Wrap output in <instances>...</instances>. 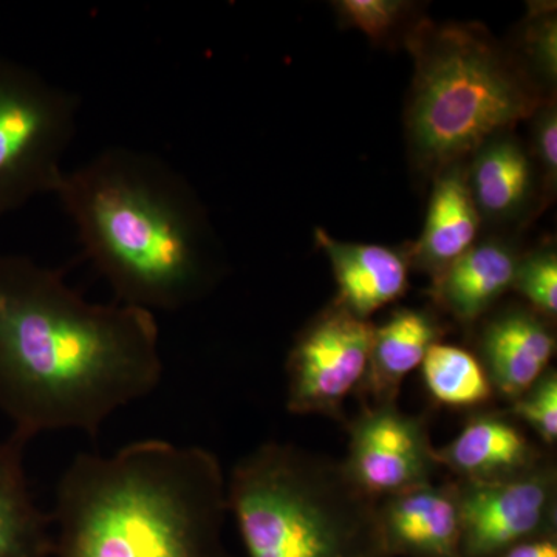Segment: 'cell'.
Masks as SVG:
<instances>
[{
	"label": "cell",
	"mask_w": 557,
	"mask_h": 557,
	"mask_svg": "<svg viewBox=\"0 0 557 557\" xmlns=\"http://www.w3.org/2000/svg\"><path fill=\"white\" fill-rule=\"evenodd\" d=\"M152 311L94 304L61 271L0 255V412L25 443L42 432L95 437L163 379Z\"/></svg>",
	"instance_id": "1"
},
{
	"label": "cell",
	"mask_w": 557,
	"mask_h": 557,
	"mask_svg": "<svg viewBox=\"0 0 557 557\" xmlns=\"http://www.w3.org/2000/svg\"><path fill=\"white\" fill-rule=\"evenodd\" d=\"M54 194L116 302L175 311L214 285L218 260L207 212L163 161L108 149L64 172Z\"/></svg>",
	"instance_id": "2"
},
{
	"label": "cell",
	"mask_w": 557,
	"mask_h": 557,
	"mask_svg": "<svg viewBox=\"0 0 557 557\" xmlns=\"http://www.w3.org/2000/svg\"><path fill=\"white\" fill-rule=\"evenodd\" d=\"M219 458L199 446L138 440L110 454H78L51 512L53 557H234Z\"/></svg>",
	"instance_id": "3"
},
{
	"label": "cell",
	"mask_w": 557,
	"mask_h": 557,
	"mask_svg": "<svg viewBox=\"0 0 557 557\" xmlns=\"http://www.w3.org/2000/svg\"><path fill=\"white\" fill-rule=\"evenodd\" d=\"M406 46L416 69L405 115L409 156L431 178L552 98L482 25L420 21Z\"/></svg>",
	"instance_id": "4"
},
{
	"label": "cell",
	"mask_w": 557,
	"mask_h": 557,
	"mask_svg": "<svg viewBox=\"0 0 557 557\" xmlns=\"http://www.w3.org/2000/svg\"><path fill=\"white\" fill-rule=\"evenodd\" d=\"M226 505L247 557H388L376 505L343 463L269 442L226 480Z\"/></svg>",
	"instance_id": "5"
},
{
	"label": "cell",
	"mask_w": 557,
	"mask_h": 557,
	"mask_svg": "<svg viewBox=\"0 0 557 557\" xmlns=\"http://www.w3.org/2000/svg\"><path fill=\"white\" fill-rule=\"evenodd\" d=\"M79 100L0 57V215L57 190Z\"/></svg>",
	"instance_id": "6"
},
{
	"label": "cell",
	"mask_w": 557,
	"mask_h": 557,
	"mask_svg": "<svg viewBox=\"0 0 557 557\" xmlns=\"http://www.w3.org/2000/svg\"><path fill=\"white\" fill-rule=\"evenodd\" d=\"M373 324L333 300L311 319L287 358V409L295 416H322L346 423L347 399L368 376Z\"/></svg>",
	"instance_id": "7"
},
{
	"label": "cell",
	"mask_w": 557,
	"mask_h": 557,
	"mask_svg": "<svg viewBox=\"0 0 557 557\" xmlns=\"http://www.w3.org/2000/svg\"><path fill=\"white\" fill-rule=\"evenodd\" d=\"M461 557L498 553L545 534L557 533V469L552 458L494 482L456 480Z\"/></svg>",
	"instance_id": "8"
},
{
	"label": "cell",
	"mask_w": 557,
	"mask_h": 557,
	"mask_svg": "<svg viewBox=\"0 0 557 557\" xmlns=\"http://www.w3.org/2000/svg\"><path fill=\"white\" fill-rule=\"evenodd\" d=\"M348 479L373 500L394 496L437 479L440 465L428 420L399 409L398 403L362 405L346 420Z\"/></svg>",
	"instance_id": "9"
},
{
	"label": "cell",
	"mask_w": 557,
	"mask_h": 557,
	"mask_svg": "<svg viewBox=\"0 0 557 557\" xmlns=\"http://www.w3.org/2000/svg\"><path fill=\"white\" fill-rule=\"evenodd\" d=\"M478 355L494 391L512 403L552 369L556 335L552 321L525 306H508L485 319Z\"/></svg>",
	"instance_id": "10"
},
{
	"label": "cell",
	"mask_w": 557,
	"mask_h": 557,
	"mask_svg": "<svg viewBox=\"0 0 557 557\" xmlns=\"http://www.w3.org/2000/svg\"><path fill=\"white\" fill-rule=\"evenodd\" d=\"M376 518L388 557H461L454 480L426 483L379 500Z\"/></svg>",
	"instance_id": "11"
},
{
	"label": "cell",
	"mask_w": 557,
	"mask_h": 557,
	"mask_svg": "<svg viewBox=\"0 0 557 557\" xmlns=\"http://www.w3.org/2000/svg\"><path fill=\"white\" fill-rule=\"evenodd\" d=\"M435 457L440 468L467 482L516 478L547 458L515 418L496 410L469 418L448 445L435 449Z\"/></svg>",
	"instance_id": "12"
},
{
	"label": "cell",
	"mask_w": 557,
	"mask_h": 557,
	"mask_svg": "<svg viewBox=\"0 0 557 557\" xmlns=\"http://www.w3.org/2000/svg\"><path fill=\"white\" fill-rule=\"evenodd\" d=\"M318 248L327 256L338 295L335 302L364 321L397 302L409 288L410 249L355 244L314 230Z\"/></svg>",
	"instance_id": "13"
},
{
	"label": "cell",
	"mask_w": 557,
	"mask_h": 557,
	"mask_svg": "<svg viewBox=\"0 0 557 557\" xmlns=\"http://www.w3.org/2000/svg\"><path fill=\"white\" fill-rule=\"evenodd\" d=\"M467 161L468 186L482 223L509 225L525 218L536 197L537 171L512 131L487 139Z\"/></svg>",
	"instance_id": "14"
},
{
	"label": "cell",
	"mask_w": 557,
	"mask_h": 557,
	"mask_svg": "<svg viewBox=\"0 0 557 557\" xmlns=\"http://www.w3.org/2000/svg\"><path fill=\"white\" fill-rule=\"evenodd\" d=\"M520 258L512 242H478L432 278V298L460 324H475L512 289Z\"/></svg>",
	"instance_id": "15"
},
{
	"label": "cell",
	"mask_w": 557,
	"mask_h": 557,
	"mask_svg": "<svg viewBox=\"0 0 557 557\" xmlns=\"http://www.w3.org/2000/svg\"><path fill=\"white\" fill-rule=\"evenodd\" d=\"M426 223L410 260L434 278L479 242L482 219L467 180V161L450 164L434 178Z\"/></svg>",
	"instance_id": "16"
},
{
	"label": "cell",
	"mask_w": 557,
	"mask_h": 557,
	"mask_svg": "<svg viewBox=\"0 0 557 557\" xmlns=\"http://www.w3.org/2000/svg\"><path fill=\"white\" fill-rule=\"evenodd\" d=\"M445 335L440 319L424 309H398L381 325H373L364 386L359 394L372 403H398L406 376L420 369L429 348Z\"/></svg>",
	"instance_id": "17"
},
{
	"label": "cell",
	"mask_w": 557,
	"mask_h": 557,
	"mask_svg": "<svg viewBox=\"0 0 557 557\" xmlns=\"http://www.w3.org/2000/svg\"><path fill=\"white\" fill-rule=\"evenodd\" d=\"M25 445L13 434L0 438V557H53V519L32 496Z\"/></svg>",
	"instance_id": "18"
},
{
	"label": "cell",
	"mask_w": 557,
	"mask_h": 557,
	"mask_svg": "<svg viewBox=\"0 0 557 557\" xmlns=\"http://www.w3.org/2000/svg\"><path fill=\"white\" fill-rule=\"evenodd\" d=\"M420 369L428 394L445 408L480 409L496 397L482 361L467 348L434 344Z\"/></svg>",
	"instance_id": "19"
},
{
	"label": "cell",
	"mask_w": 557,
	"mask_h": 557,
	"mask_svg": "<svg viewBox=\"0 0 557 557\" xmlns=\"http://www.w3.org/2000/svg\"><path fill=\"white\" fill-rule=\"evenodd\" d=\"M522 33L520 65L537 89L552 94L557 81V14L555 2L530 3Z\"/></svg>",
	"instance_id": "20"
},
{
	"label": "cell",
	"mask_w": 557,
	"mask_h": 557,
	"mask_svg": "<svg viewBox=\"0 0 557 557\" xmlns=\"http://www.w3.org/2000/svg\"><path fill=\"white\" fill-rule=\"evenodd\" d=\"M512 289L518 292L527 306L539 314L555 321L557 317V252L547 244L522 255L516 271Z\"/></svg>",
	"instance_id": "21"
},
{
	"label": "cell",
	"mask_w": 557,
	"mask_h": 557,
	"mask_svg": "<svg viewBox=\"0 0 557 557\" xmlns=\"http://www.w3.org/2000/svg\"><path fill=\"white\" fill-rule=\"evenodd\" d=\"M333 5L347 27L361 32L376 46L387 42L413 9V3L401 0H339Z\"/></svg>",
	"instance_id": "22"
},
{
	"label": "cell",
	"mask_w": 557,
	"mask_h": 557,
	"mask_svg": "<svg viewBox=\"0 0 557 557\" xmlns=\"http://www.w3.org/2000/svg\"><path fill=\"white\" fill-rule=\"evenodd\" d=\"M507 412L520 426L531 429L542 445L552 446L557 442V372L549 369L533 387L515 401L509 403Z\"/></svg>",
	"instance_id": "23"
},
{
	"label": "cell",
	"mask_w": 557,
	"mask_h": 557,
	"mask_svg": "<svg viewBox=\"0 0 557 557\" xmlns=\"http://www.w3.org/2000/svg\"><path fill=\"white\" fill-rule=\"evenodd\" d=\"M531 159L542 188L547 196L556 193L557 185V106L555 97L547 98L531 116Z\"/></svg>",
	"instance_id": "24"
},
{
	"label": "cell",
	"mask_w": 557,
	"mask_h": 557,
	"mask_svg": "<svg viewBox=\"0 0 557 557\" xmlns=\"http://www.w3.org/2000/svg\"><path fill=\"white\" fill-rule=\"evenodd\" d=\"M496 557H557V533L527 539L498 553Z\"/></svg>",
	"instance_id": "25"
}]
</instances>
